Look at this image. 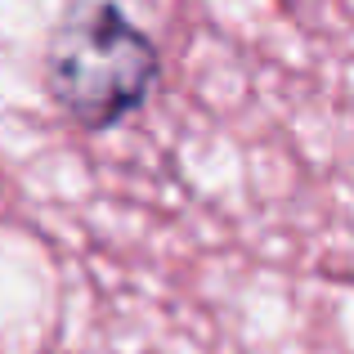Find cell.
I'll list each match as a JSON object with an SVG mask.
<instances>
[{
	"label": "cell",
	"mask_w": 354,
	"mask_h": 354,
	"mask_svg": "<svg viewBox=\"0 0 354 354\" xmlns=\"http://www.w3.org/2000/svg\"><path fill=\"white\" fill-rule=\"evenodd\" d=\"M157 45L113 0H77L45 45V95L81 130H113L157 86Z\"/></svg>",
	"instance_id": "obj_1"
}]
</instances>
